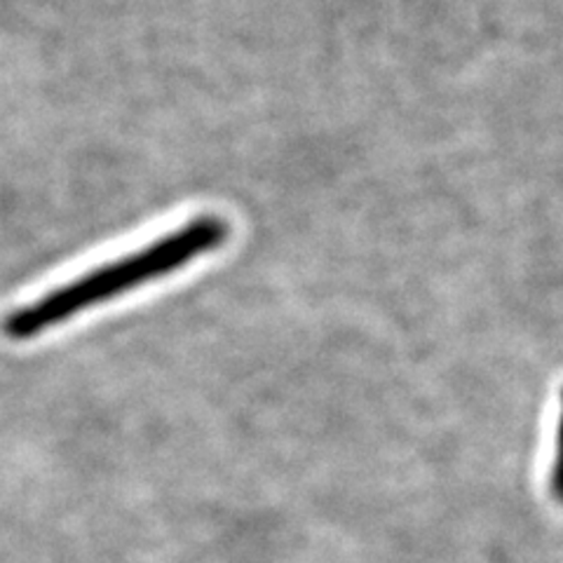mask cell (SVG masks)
I'll list each match as a JSON object with an SVG mask.
<instances>
[{
  "instance_id": "6da1fadb",
  "label": "cell",
  "mask_w": 563,
  "mask_h": 563,
  "mask_svg": "<svg viewBox=\"0 0 563 563\" xmlns=\"http://www.w3.org/2000/svg\"><path fill=\"white\" fill-rule=\"evenodd\" d=\"M228 238H231V225L221 217L205 214L192 219L176 228L174 233L141 246L139 252L106 263V266L78 279H70L68 285L45 294L35 303L12 312L5 322L8 336L14 341L38 336L49 327L62 324L68 317L87 308L106 303L115 296L148 285L153 279L181 271L190 261L217 252Z\"/></svg>"
},
{
  "instance_id": "7a4b0ae2",
  "label": "cell",
  "mask_w": 563,
  "mask_h": 563,
  "mask_svg": "<svg viewBox=\"0 0 563 563\" xmlns=\"http://www.w3.org/2000/svg\"><path fill=\"white\" fill-rule=\"evenodd\" d=\"M552 493L554 498L563 505V390H561V411H559V426H556V455L552 467Z\"/></svg>"
}]
</instances>
